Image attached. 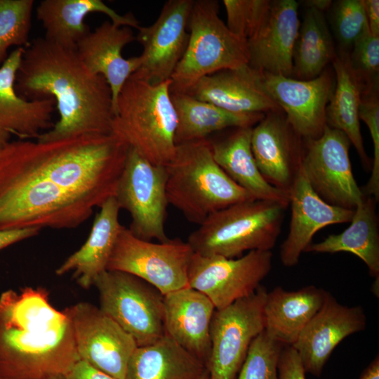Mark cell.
<instances>
[{"label":"cell","mask_w":379,"mask_h":379,"mask_svg":"<svg viewBox=\"0 0 379 379\" xmlns=\"http://www.w3.org/2000/svg\"><path fill=\"white\" fill-rule=\"evenodd\" d=\"M128 148L112 133L8 142L0 150V231L79 226L114 197Z\"/></svg>","instance_id":"cell-1"},{"label":"cell","mask_w":379,"mask_h":379,"mask_svg":"<svg viewBox=\"0 0 379 379\" xmlns=\"http://www.w3.org/2000/svg\"><path fill=\"white\" fill-rule=\"evenodd\" d=\"M26 100L53 98L59 119L36 139L57 140L84 134H109L112 95L105 79L91 72L77 49L38 38L25 48L15 83Z\"/></svg>","instance_id":"cell-2"},{"label":"cell","mask_w":379,"mask_h":379,"mask_svg":"<svg viewBox=\"0 0 379 379\" xmlns=\"http://www.w3.org/2000/svg\"><path fill=\"white\" fill-rule=\"evenodd\" d=\"M79 360L71 319L52 306L45 288L0 295V378L65 377Z\"/></svg>","instance_id":"cell-3"},{"label":"cell","mask_w":379,"mask_h":379,"mask_svg":"<svg viewBox=\"0 0 379 379\" xmlns=\"http://www.w3.org/2000/svg\"><path fill=\"white\" fill-rule=\"evenodd\" d=\"M171 79L150 84L131 76L115 105L111 133L150 163L167 166L174 158L177 114Z\"/></svg>","instance_id":"cell-4"},{"label":"cell","mask_w":379,"mask_h":379,"mask_svg":"<svg viewBox=\"0 0 379 379\" xmlns=\"http://www.w3.org/2000/svg\"><path fill=\"white\" fill-rule=\"evenodd\" d=\"M166 168L168 204L191 222L200 225L221 209L255 199L217 164L208 138L178 145Z\"/></svg>","instance_id":"cell-5"},{"label":"cell","mask_w":379,"mask_h":379,"mask_svg":"<svg viewBox=\"0 0 379 379\" xmlns=\"http://www.w3.org/2000/svg\"><path fill=\"white\" fill-rule=\"evenodd\" d=\"M287 207L272 201H241L210 215L188 237L193 252L235 258L245 251H271L281 230Z\"/></svg>","instance_id":"cell-6"},{"label":"cell","mask_w":379,"mask_h":379,"mask_svg":"<svg viewBox=\"0 0 379 379\" xmlns=\"http://www.w3.org/2000/svg\"><path fill=\"white\" fill-rule=\"evenodd\" d=\"M218 12L217 1H194L187 46L171 77V93H189L205 76L248 65L247 41L233 34Z\"/></svg>","instance_id":"cell-7"},{"label":"cell","mask_w":379,"mask_h":379,"mask_svg":"<svg viewBox=\"0 0 379 379\" xmlns=\"http://www.w3.org/2000/svg\"><path fill=\"white\" fill-rule=\"evenodd\" d=\"M100 309L130 334L138 347L164 334V295L145 281L126 272L105 270L94 281Z\"/></svg>","instance_id":"cell-8"},{"label":"cell","mask_w":379,"mask_h":379,"mask_svg":"<svg viewBox=\"0 0 379 379\" xmlns=\"http://www.w3.org/2000/svg\"><path fill=\"white\" fill-rule=\"evenodd\" d=\"M194 252L179 238L154 243L135 237L124 226L119 234L107 270L133 274L164 295L189 286L188 269Z\"/></svg>","instance_id":"cell-9"},{"label":"cell","mask_w":379,"mask_h":379,"mask_svg":"<svg viewBox=\"0 0 379 379\" xmlns=\"http://www.w3.org/2000/svg\"><path fill=\"white\" fill-rule=\"evenodd\" d=\"M267 293L260 285L253 294L215 310L206 364L211 379H236L252 341L265 329Z\"/></svg>","instance_id":"cell-10"},{"label":"cell","mask_w":379,"mask_h":379,"mask_svg":"<svg viewBox=\"0 0 379 379\" xmlns=\"http://www.w3.org/2000/svg\"><path fill=\"white\" fill-rule=\"evenodd\" d=\"M166 179V166L154 165L128 148L114 197L120 209L130 213L128 230L140 239H169L164 226L168 205Z\"/></svg>","instance_id":"cell-11"},{"label":"cell","mask_w":379,"mask_h":379,"mask_svg":"<svg viewBox=\"0 0 379 379\" xmlns=\"http://www.w3.org/2000/svg\"><path fill=\"white\" fill-rule=\"evenodd\" d=\"M350 145L343 132L326 125L319 137L302 139L300 170L325 202L354 210L365 195L352 172Z\"/></svg>","instance_id":"cell-12"},{"label":"cell","mask_w":379,"mask_h":379,"mask_svg":"<svg viewBox=\"0 0 379 379\" xmlns=\"http://www.w3.org/2000/svg\"><path fill=\"white\" fill-rule=\"evenodd\" d=\"M272 256L271 251H251L235 258L194 253L189 286L206 295L215 310L222 309L255 292L272 269Z\"/></svg>","instance_id":"cell-13"},{"label":"cell","mask_w":379,"mask_h":379,"mask_svg":"<svg viewBox=\"0 0 379 379\" xmlns=\"http://www.w3.org/2000/svg\"><path fill=\"white\" fill-rule=\"evenodd\" d=\"M64 310L73 326L80 359L112 377L125 379L128 364L138 347L133 338L89 302H79Z\"/></svg>","instance_id":"cell-14"},{"label":"cell","mask_w":379,"mask_h":379,"mask_svg":"<svg viewBox=\"0 0 379 379\" xmlns=\"http://www.w3.org/2000/svg\"><path fill=\"white\" fill-rule=\"evenodd\" d=\"M193 0H168L151 25L140 26L135 36L142 46L141 65L131 76L150 84L171 77L187 46V24Z\"/></svg>","instance_id":"cell-15"},{"label":"cell","mask_w":379,"mask_h":379,"mask_svg":"<svg viewBox=\"0 0 379 379\" xmlns=\"http://www.w3.org/2000/svg\"><path fill=\"white\" fill-rule=\"evenodd\" d=\"M260 76L262 88L299 136L308 139L321 135L326 126V107L335 85L333 70L325 69L310 80L263 72Z\"/></svg>","instance_id":"cell-16"},{"label":"cell","mask_w":379,"mask_h":379,"mask_svg":"<svg viewBox=\"0 0 379 379\" xmlns=\"http://www.w3.org/2000/svg\"><path fill=\"white\" fill-rule=\"evenodd\" d=\"M251 149L264 179L289 193L300 169L302 138L281 110L265 114L253 127Z\"/></svg>","instance_id":"cell-17"},{"label":"cell","mask_w":379,"mask_h":379,"mask_svg":"<svg viewBox=\"0 0 379 379\" xmlns=\"http://www.w3.org/2000/svg\"><path fill=\"white\" fill-rule=\"evenodd\" d=\"M366 326V317L361 307L343 305L328 293L320 310L292 345L305 373L319 377L337 345Z\"/></svg>","instance_id":"cell-18"},{"label":"cell","mask_w":379,"mask_h":379,"mask_svg":"<svg viewBox=\"0 0 379 379\" xmlns=\"http://www.w3.org/2000/svg\"><path fill=\"white\" fill-rule=\"evenodd\" d=\"M289 231L279 251L281 262L289 267L299 262L302 253L319 230L330 225L350 222L354 214V210L332 206L322 200L300 169L289 192Z\"/></svg>","instance_id":"cell-19"},{"label":"cell","mask_w":379,"mask_h":379,"mask_svg":"<svg viewBox=\"0 0 379 379\" xmlns=\"http://www.w3.org/2000/svg\"><path fill=\"white\" fill-rule=\"evenodd\" d=\"M25 48L14 49L0 67V147L10 142L12 135L22 140L37 139L54 125L53 98L26 100L15 90L16 74Z\"/></svg>","instance_id":"cell-20"},{"label":"cell","mask_w":379,"mask_h":379,"mask_svg":"<svg viewBox=\"0 0 379 379\" xmlns=\"http://www.w3.org/2000/svg\"><path fill=\"white\" fill-rule=\"evenodd\" d=\"M298 9L295 0L272 1L265 23L247 41L251 68L292 77L293 53L300 25Z\"/></svg>","instance_id":"cell-21"},{"label":"cell","mask_w":379,"mask_h":379,"mask_svg":"<svg viewBox=\"0 0 379 379\" xmlns=\"http://www.w3.org/2000/svg\"><path fill=\"white\" fill-rule=\"evenodd\" d=\"M215 310L206 295L190 286L164 295L165 333L205 366L211 352L210 326Z\"/></svg>","instance_id":"cell-22"},{"label":"cell","mask_w":379,"mask_h":379,"mask_svg":"<svg viewBox=\"0 0 379 379\" xmlns=\"http://www.w3.org/2000/svg\"><path fill=\"white\" fill-rule=\"evenodd\" d=\"M188 94L232 112L265 114L281 110L262 88L260 72L248 65L205 76Z\"/></svg>","instance_id":"cell-23"},{"label":"cell","mask_w":379,"mask_h":379,"mask_svg":"<svg viewBox=\"0 0 379 379\" xmlns=\"http://www.w3.org/2000/svg\"><path fill=\"white\" fill-rule=\"evenodd\" d=\"M135 40L131 27L105 21L77 45V51L88 69L102 76L110 87L113 113L118 95L126 81L141 65L140 56L124 58V46Z\"/></svg>","instance_id":"cell-24"},{"label":"cell","mask_w":379,"mask_h":379,"mask_svg":"<svg viewBox=\"0 0 379 379\" xmlns=\"http://www.w3.org/2000/svg\"><path fill=\"white\" fill-rule=\"evenodd\" d=\"M93 13L105 14L117 26L136 29L140 26L133 14L121 15L101 0H44L36 8V17L46 32L44 38L74 49L91 32L84 20Z\"/></svg>","instance_id":"cell-25"},{"label":"cell","mask_w":379,"mask_h":379,"mask_svg":"<svg viewBox=\"0 0 379 379\" xmlns=\"http://www.w3.org/2000/svg\"><path fill=\"white\" fill-rule=\"evenodd\" d=\"M253 127L234 128L225 137L209 140L213 157L223 171L256 199L289 206V193L270 185L261 175L251 149Z\"/></svg>","instance_id":"cell-26"},{"label":"cell","mask_w":379,"mask_h":379,"mask_svg":"<svg viewBox=\"0 0 379 379\" xmlns=\"http://www.w3.org/2000/svg\"><path fill=\"white\" fill-rule=\"evenodd\" d=\"M328 293L313 285L293 291L277 286L267 291L264 305V331L270 338L292 346L320 310Z\"/></svg>","instance_id":"cell-27"},{"label":"cell","mask_w":379,"mask_h":379,"mask_svg":"<svg viewBox=\"0 0 379 379\" xmlns=\"http://www.w3.org/2000/svg\"><path fill=\"white\" fill-rule=\"evenodd\" d=\"M100 208L86 242L55 271L59 276L72 271L78 284L84 288L93 286L97 277L107 270L114 244L124 227L119 220L120 208L114 197Z\"/></svg>","instance_id":"cell-28"},{"label":"cell","mask_w":379,"mask_h":379,"mask_svg":"<svg viewBox=\"0 0 379 379\" xmlns=\"http://www.w3.org/2000/svg\"><path fill=\"white\" fill-rule=\"evenodd\" d=\"M377 202L373 197L365 196L354 208L350 225L346 230L339 234H330L320 242L311 243L305 252L352 253L366 265L372 277H379Z\"/></svg>","instance_id":"cell-29"},{"label":"cell","mask_w":379,"mask_h":379,"mask_svg":"<svg viewBox=\"0 0 379 379\" xmlns=\"http://www.w3.org/2000/svg\"><path fill=\"white\" fill-rule=\"evenodd\" d=\"M171 95L178 119L176 145L206 139L212 133L228 128L253 127L265 116L230 112L188 93H171Z\"/></svg>","instance_id":"cell-30"},{"label":"cell","mask_w":379,"mask_h":379,"mask_svg":"<svg viewBox=\"0 0 379 379\" xmlns=\"http://www.w3.org/2000/svg\"><path fill=\"white\" fill-rule=\"evenodd\" d=\"M347 54L337 53L332 62L335 85L326 107V121L327 126L343 132L348 138L364 167L371 170L372 162L364 146L359 117L363 88L350 67Z\"/></svg>","instance_id":"cell-31"},{"label":"cell","mask_w":379,"mask_h":379,"mask_svg":"<svg viewBox=\"0 0 379 379\" xmlns=\"http://www.w3.org/2000/svg\"><path fill=\"white\" fill-rule=\"evenodd\" d=\"M205 368L201 360L165 333L155 343L136 348L125 379H196Z\"/></svg>","instance_id":"cell-32"},{"label":"cell","mask_w":379,"mask_h":379,"mask_svg":"<svg viewBox=\"0 0 379 379\" xmlns=\"http://www.w3.org/2000/svg\"><path fill=\"white\" fill-rule=\"evenodd\" d=\"M336 56L333 39L324 12L307 7L293 48L291 77L299 80L314 79Z\"/></svg>","instance_id":"cell-33"},{"label":"cell","mask_w":379,"mask_h":379,"mask_svg":"<svg viewBox=\"0 0 379 379\" xmlns=\"http://www.w3.org/2000/svg\"><path fill=\"white\" fill-rule=\"evenodd\" d=\"M33 0H0V67L12 46L27 47L32 27Z\"/></svg>","instance_id":"cell-34"},{"label":"cell","mask_w":379,"mask_h":379,"mask_svg":"<svg viewBox=\"0 0 379 379\" xmlns=\"http://www.w3.org/2000/svg\"><path fill=\"white\" fill-rule=\"evenodd\" d=\"M284 346L263 331L252 341L236 379H278V364Z\"/></svg>","instance_id":"cell-35"},{"label":"cell","mask_w":379,"mask_h":379,"mask_svg":"<svg viewBox=\"0 0 379 379\" xmlns=\"http://www.w3.org/2000/svg\"><path fill=\"white\" fill-rule=\"evenodd\" d=\"M331 21L340 52L349 53L351 48L367 27L362 0H340L332 3Z\"/></svg>","instance_id":"cell-36"},{"label":"cell","mask_w":379,"mask_h":379,"mask_svg":"<svg viewBox=\"0 0 379 379\" xmlns=\"http://www.w3.org/2000/svg\"><path fill=\"white\" fill-rule=\"evenodd\" d=\"M271 3L269 0H224L227 27L233 34L248 41L265 23Z\"/></svg>","instance_id":"cell-37"},{"label":"cell","mask_w":379,"mask_h":379,"mask_svg":"<svg viewBox=\"0 0 379 379\" xmlns=\"http://www.w3.org/2000/svg\"><path fill=\"white\" fill-rule=\"evenodd\" d=\"M359 119L367 126L373 142V159L371 175L361 188L364 194L379 200V99L378 85L361 91L359 108Z\"/></svg>","instance_id":"cell-38"},{"label":"cell","mask_w":379,"mask_h":379,"mask_svg":"<svg viewBox=\"0 0 379 379\" xmlns=\"http://www.w3.org/2000/svg\"><path fill=\"white\" fill-rule=\"evenodd\" d=\"M347 57L362 91L378 85L379 36L372 35L368 26L353 44Z\"/></svg>","instance_id":"cell-39"},{"label":"cell","mask_w":379,"mask_h":379,"mask_svg":"<svg viewBox=\"0 0 379 379\" xmlns=\"http://www.w3.org/2000/svg\"><path fill=\"white\" fill-rule=\"evenodd\" d=\"M278 379H306L305 372L296 350L285 345L278 364Z\"/></svg>","instance_id":"cell-40"},{"label":"cell","mask_w":379,"mask_h":379,"mask_svg":"<svg viewBox=\"0 0 379 379\" xmlns=\"http://www.w3.org/2000/svg\"><path fill=\"white\" fill-rule=\"evenodd\" d=\"M65 379H117L79 360L65 376Z\"/></svg>","instance_id":"cell-41"},{"label":"cell","mask_w":379,"mask_h":379,"mask_svg":"<svg viewBox=\"0 0 379 379\" xmlns=\"http://www.w3.org/2000/svg\"><path fill=\"white\" fill-rule=\"evenodd\" d=\"M40 229L27 228L0 231V250L39 234Z\"/></svg>","instance_id":"cell-42"},{"label":"cell","mask_w":379,"mask_h":379,"mask_svg":"<svg viewBox=\"0 0 379 379\" xmlns=\"http://www.w3.org/2000/svg\"><path fill=\"white\" fill-rule=\"evenodd\" d=\"M362 1L369 31L372 35L379 36V1Z\"/></svg>","instance_id":"cell-43"},{"label":"cell","mask_w":379,"mask_h":379,"mask_svg":"<svg viewBox=\"0 0 379 379\" xmlns=\"http://www.w3.org/2000/svg\"><path fill=\"white\" fill-rule=\"evenodd\" d=\"M359 379H379V357L378 355L371 362L363 371Z\"/></svg>","instance_id":"cell-44"},{"label":"cell","mask_w":379,"mask_h":379,"mask_svg":"<svg viewBox=\"0 0 379 379\" xmlns=\"http://www.w3.org/2000/svg\"><path fill=\"white\" fill-rule=\"evenodd\" d=\"M305 4L307 7L315 8L321 11H324L327 8H330L332 1L330 0H310L306 1Z\"/></svg>","instance_id":"cell-45"},{"label":"cell","mask_w":379,"mask_h":379,"mask_svg":"<svg viewBox=\"0 0 379 379\" xmlns=\"http://www.w3.org/2000/svg\"><path fill=\"white\" fill-rule=\"evenodd\" d=\"M196 379H211L208 371L205 368L202 373Z\"/></svg>","instance_id":"cell-46"},{"label":"cell","mask_w":379,"mask_h":379,"mask_svg":"<svg viewBox=\"0 0 379 379\" xmlns=\"http://www.w3.org/2000/svg\"><path fill=\"white\" fill-rule=\"evenodd\" d=\"M0 379H4V378H0ZM51 379H65V377H60V378H51Z\"/></svg>","instance_id":"cell-47"},{"label":"cell","mask_w":379,"mask_h":379,"mask_svg":"<svg viewBox=\"0 0 379 379\" xmlns=\"http://www.w3.org/2000/svg\"><path fill=\"white\" fill-rule=\"evenodd\" d=\"M3 147H4V146H3ZM3 147H0V150H1V149Z\"/></svg>","instance_id":"cell-48"}]
</instances>
